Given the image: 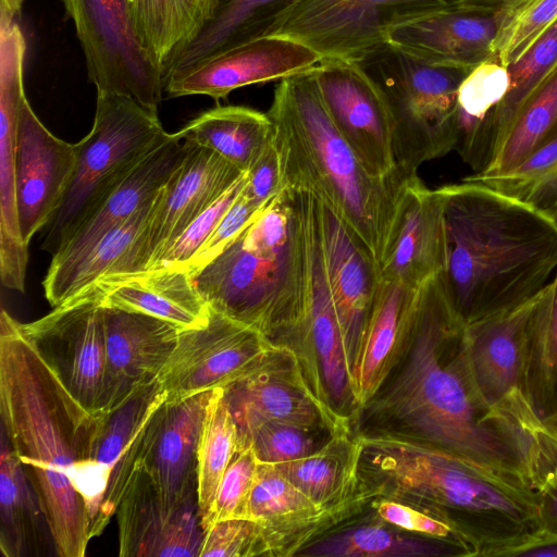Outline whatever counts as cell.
<instances>
[{
  "label": "cell",
  "instance_id": "cell-1",
  "mask_svg": "<svg viewBox=\"0 0 557 557\" xmlns=\"http://www.w3.org/2000/svg\"><path fill=\"white\" fill-rule=\"evenodd\" d=\"M466 329L440 276L423 284L408 350L359 409L355 433L425 443L486 475L539 494L557 479V437L536 412L487 404L471 370Z\"/></svg>",
  "mask_w": 557,
  "mask_h": 557
},
{
  "label": "cell",
  "instance_id": "cell-2",
  "mask_svg": "<svg viewBox=\"0 0 557 557\" xmlns=\"http://www.w3.org/2000/svg\"><path fill=\"white\" fill-rule=\"evenodd\" d=\"M1 426L32 483L60 557L85 556L102 533L108 479L91 460L101 414L86 410L0 315Z\"/></svg>",
  "mask_w": 557,
  "mask_h": 557
},
{
  "label": "cell",
  "instance_id": "cell-3",
  "mask_svg": "<svg viewBox=\"0 0 557 557\" xmlns=\"http://www.w3.org/2000/svg\"><path fill=\"white\" fill-rule=\"evenodd\" d=\"M438 189L446 235L438 276L466 325L523 305L549 283L557 271V220L476 182Z\"/></svg>",
  "mask_w": 557,
  "mask_h": 557
},
{
  "label": "cell",
  "instance_id": "cell-4",
  "mask_svg": "<svg viewBox=\"0 0 557 557\" xmlns=\"http://www.w3.org/2000/svg\"><path fill=\"white\" fill-rule=\"evenodd\" d=\"M284 186L313 194L361 240L380 268L405 182L398 166L387 177L370 174L337 131L313 69L278 82L268 110Z\"/></svg>",
  "mask_w": 557,
  "mask_h": 557
},
{
  "label": "cell",
  "instance_id": "cell-5",
  "mask_svg": "<svg viewBox=\"0 0 557 557\" xmlns=\"http://www.w3.org/2000/svg\"><path fill=\"white\" fill-rule=\"evenodd\" d=\"M359 474L380 497L435 507L458 527L473 557H506L539 535V494L522 491L425 443L357 434Z\"/></svg>",
  "mask_w": 557,
  "mask_h": 557
},
{
  "label": "cell",
  "instance_id": "cell-6",
  "mask_svg": "<svg viewBox=\"0 0 557 557\" xmlns=\"http://www.w3.org/2000/svg\"><path fill=\"white\" fill-rule=\"evenodd\" d=\"M191 278L209 307L289 348L304 327L308 302L301 193L284 186Z\"/></svg>",
  "mask_w": 557,
  "mask_h": 557
},
{
  "label": "cell",
  "instance_id": "cell-7",
  "mask_svg": "<svg viewBox=\"0 0 557 557\" xmlns=\"http://www.w3.org/2000/svg\"><path fill=\"white\" fill-rule=\"evenodd\" d=\"M383 90L394 119L396 165L417 173L456 149L458 88L469 72L436 66L386 46L361 64Z\"/></svg>",
  "mask_w": 557,
  "mask_h": 557
},
{
  "label": "cell",
  "instance_id": "cell-8",
  "mask_svg": "<svg viewBox=\"0 0 557 557\" xmlns=\"http://www.w3.org/2000/svg\"><path fill=\"white\" fill-rule=\"evenodd\" d=\"M168 135L158 112L124 95L97 92L92 127L76 143L75 171L58 211L45 227L42 249L53 255L85 207Z\"/></svg>",
  "mask_w": 557,
  "mask_h": 557
},
{
  "label": "cell",
  "instance_id": "cell-9",
  "mask_svg": "<svg viewBox=\"0 0 557 557\" xmlns=\"http://www.w3.org/2000/svg\"><path fill=\"white\" fill-rule=\"evenodd\" d=\"M455 7L450 0H294L264 35L295 39L321 59L361 64L408 18Z\"/></svg>",
  "mask_w": 557,
  "mask_h": 557
},
{
  "label": "cell",
  "instance_id": "cell-10",
  "mask_svg": "<svg viewBox=\"0 0 557 557\" xmlns=\"http://www.w3.org/2000/svg\"><path fill=\"white\" fill-rule=\"evenodd\" d=\"M24 338L89 412L107 407V345L100 290L90 285L46 315L17 322Z\"/></svg>",
  "mask_w": 557,
  "mask_h": 557
},
{
  "label": "cell",
  "instance_id": "cell-11",
  "mask_svg": "<svg viewBox=\"0 0 557 557\" xmlns=\"http://www.w3.org/2000/svg\"><path fill=\"white\" fill-rule=\"evenodd\" d=\"M97 92L131 97L158 112L165 78L143 47L129 0H62Z\"/></svg>",
  "mask_w": 557,
  "mask_h": 557
},
{
  "label": "cell",
  "instance_id": "cell-12",
  "mask_svg": "<svg viewBox=\"0 0 557 557\" xmlns=\"http://www.w3.org/2000/svg\"><path fill=\"white\" fill-rule=\"evenodd\" d=\"M300 193L309 256L308 302L304 327L289 348L321 404L355 431L359 405L327 284L314 199L311 193Z\"/></svg>",
  "mask_w": 557,
  "mask_h": 557
},
{
  "label": "cell",
  "instance_id": "cell-13",
  "mask_svg": "<svg viewBox=\"0 0 557 557\" xmlns=\"http://www.w3.org/2000/svg\"><path fill=\"white\" fill-rule=\"evenodd\" d=\"M187 143V156L159 190L146 226L106 277L151 270L185 228L245 174L216 152Z\"/></svg>",
  "mask_w": 557,
  "mask_h": 557
},
{
  "label": "cell",
  "instance_id": "cell-14",
  "mask_svg": "<svg viewBox=\"0 0 557 557\" xmlns=\"http://www.w3.org/2000/svg\"><path fill=\"white\" fill-rule=\"evenodd\" d=\"M274 346L257 330L210 307L203 326L181 330L176 346L159 374L166 400L225 388Z\"/></svg>",
  "mask_w": 557,
  "mask_h": 557
},
{
  "label": "cell",
  "instance_id": "cell-15",
  "mask_svg": "<svg viewBox=\"0 0 557 557\" xmlns=\"http://www.w3.org/2000/svg\"><path fill=\"white\" fill-rule=\"evenodd\" d=\"M313 72L333 123L364 169L376 177L392 175L394 119L375 79L359 63L336 59L321 60Z\"/></svg>",
  "mask_w": 557,
  "mask_h": 557
},
{
  "label": "cell",
  "instance_id": "cell-16",
  "mask_svg": "<svg viewBox=\"0 0 557 557\" xmlns=\"http://www.w3.org/2000/svg\"><path fill=\"white\" fill-rule=\"evenodd\" d=\"M189 145L175 133L146 153L82 211L61 238L46 276L70 267L109 231L131 218L165 185L187 156Z\"/></svg>",
  "mask_w": 557,
  "mask_h": 557
},
{
  "label": "cell",
  "instance_id": "cell-17",
  "mask_svg": "<svg viewBox=\"0 0 557 557\" xmlns=\"http://www.w3.org/2000/svg\"><path fill=\"white\" fill-rule=\"evenodd\" d=\"M321 60L317 52L295 39L263 35L171 74L164 91L170 98L203 95L218 102L238 88L281 82L311 71Z\"/></svg>",
  "mask_w": 557,
  "mask_h": 557
},
{
  "label": "cell",
  "instance_id": "cell-18",
  "mask_svg": "<svg viewBox=\"0 0 557 557\" xmlns=\"http://www.w3.org/2000/svg\"><path fill=\"white\" fill-rule=\"evenodd\" d=\"M313 199L330 294L355 384L381 268L356 234L314 195Z\"/></svg>",
  "mask_w": 557,
  "mask_h": 557
},
{
  "label": "cell",
  "instance_id": "cell-19",
  "mask_svg": "<svg viewBox=\"0 0 557 557\" xmlns=\"http://www.w3.org/2000/svg\"><path fill=\"white\" fill-rule=\"evenodd\" d=\"M223 389L231 411L250 410L330 435L355 433L321 404L296 352L285 346H274L242 377Z\"/></svg>",
  "mask_w": 557,
  "mask_h": 557
},
{
  "label": "cell",
  "instance_id": "cell-20",
  "mask_svg": "<svg viewBox=\"0 0 557 557\" xmlns=\"http://www.w3.org/2000/svg\"><path fill=\"white\" fill-rule=\"evenodd\" d=\"M75 166L76 144L53 135L25 96L17 120L15 186L20 232L26 245L58 211Z\"/></svg>",
  "mask_w": 557,
  "mask_h": 557
},
{
  "label": "cell",
  "instance_id": "cell-21",
  "mask_svg": "<svg viewBox=\"0 0 557 557\" xmlns=\"http://www.w3.org/2000/svg\"><path fill=\"white\" fill-rule=\"evenodd\" d=\"M214 389L165 400L147 423L137 463L151 475L169 508L198 503V446Z\"/></svg>",
  "mask_w": 557,
  "mask_h": 557
},
{
  "label": "cell",
  "instance_id": "cell-22",
  "mask_svg": "<svg viewBox=\"0 0 557 557\" xmlns=\"http://www.w3.org/2000/svg\"><path fill=\"white\" fill-rule=\"evenodd\" d=\"M121 557H200L198 503L169 508L148 471L136 465L116 508Z\"/></svg>",
  "mask_w": 557,
  "mask_h": 557
},
{
  "label": "cell",
  "instance_id": "cell-23",
  "mask_svg": "<svg viewBox=\"0 0 557 557\" xmlns=\"http://www.w3.org/2000/svg\"><path fill=\"white\" fill-rule=\"evenodd\" d=\"M537 295L515 309L467 325L471 370L491 406L536 412L525 393L524 374L528 331Z\"/></svg>",
  "mask_w": 557,
  "mask_h": 557
},
{
  "label": "cell",
  "instance_id": "cell-24",
  "mask_svg": "<svg viewBox=\"0 0 557 557\" xmlns=\"http://www.w3.org/2000/svg\"><path fill=\"white\" fill-rule=\"evenodd\" d=\"M443 196L417 173L407 177L387 250L383 277L419 288L441 274L446 264Z\"/></svg>",
  "mask_w": 557,
  "mask_h": 557
},
{
  "label": "cell",
  "instance_id": "cell-25",
  "mask_svg": "<svg viewBox=\"0 0 557 557\" xmlns=\"http://www.w3.org/2000/svg\"><path fill=\"white\" fill-rule=\"evenodd\" d=\"M495 29L496 13L449 7L394 25L387 45L432 65L470 72L490 58Z\"/></svg>",
  "mask_w": 557,
  "mask_h": 557
},
{
  "label": "cell",
  "instance_id": "cell-26",
  "mask_svg": "<svg viewBox=\"0 0 557 557\" xmlns=\"http://www.w3.org/2000/svg\"><path fill=\"white\" fill-rule=\"evenodd\" d=\"M26 49L7 44L0 49V274L4 286L25 290L28 245L21 236L15 186L17 120L25 95Z\"/></svg>",
  "mask_w": 557,
  "mask_h": 557
},
{
  "label": "cell",
  "instance_id": "cell-27",
  "mask_svg": "<svg viewBox=\"0 0 557 557\" xmlns=\"http://www.w3.org/2000/svg\"><path fill=\"white\" fill-rule=\"evenodd\" d=\"M102 307L108 363V411L140 384L159 377L182 329L152 315Z\"/></svg>",
  "mask_w": 557,
  "mask_h": 557
},
{
  "label": "cell",
  "instance_id": "cell-28",
  "mask_svg": "<svg viewBox=\"0 0 557 557\" xmlns=\"http://www.w3.org/2000/svg\"><path fill=\"white\" fill-rule=\"evenodd\" d=\"M420 288L382 276L355 375L359 409L406 355L417 323Z\"/></svg>",
  "mask_w": 557,
  "mask_h": 557
},
{
  "label": "cell",
  "instance_id": "cell-29",
  "mask_svg": "<svg viewBox=\"0 0 557 557\" xmlns=\"http://www.w3.org/2000/svg\"><path fill=\"white\" fill-rule=\"evenodd\" d=\"M166 397L162 383L156 377L140 384L120 404L101 413L91 460L109 479L102 508L106 525L115 513L138 462L147 423Z\"/></svg>",
  "mask_w": 557,
  "mask_h": 557
},
{
  "label": "cell",
  "instance_id": "cell-30",
  "mask_svg": "<svg viewBox=\"0 0 557 557\" xmlns=\"http://www.w3.org/2000/svg\"><path fill=\"white\" fill-rule=\"evenodd\" d=\"M92 285L102 306L152 315L182 330L203 326L209 319L210 307L184 269L110 276Z\"/></svg>",
  "mask_w": 557,
  "mask_h": 557
},
{
  "label": "cell",
  "instance_id": "cell-31",
  "mask_svg": "<svg viewBox=\"0 0 557 557\" xmlns=\"http://www.w3.org/2000/svg\"><path fill=\"white\" fill-rule=\"evenodd\" d=\"M557 66V21L507 66L509 87L481 126L456 150L473 171L483 173L496 156L518 112Z\"/></svg>",
  "mask_w": 557,
  "mask_h": 557
},
{
  "label": "cell",
  "instance_id": "cell-32",
  "mask_svg": "<svg viewBox=\"0 0 557 557\" xmlns=\"http://www.w3.org/2000/svg\"><path fill=\"white\" fill-rule=\"evenodd\" d=\"M301 557H470L451 542L408 532L371 509L304 546Z\"/></svg>",
  "mask_w": 557,
  "mask_h": 557
},
{
  "label": "cell",
  "instance_id": "cell-33",
  "mask_svg": "<svg viewBox=\"0 0 557 557\" xmlns=\"http://www.w3.org/2000/svg\"><path fill=\"white\" fill-rule=\"evenodd\" d=\"M0 548L5 557L49 555L55 543L38 496L1 426Z\"/></svg>",
  "mask_w": 557,
  "mask_h": 557
},
{
  "label": "cell",
  "instance_id": "cell-34",
  "mask_svg": "<svg viewBox=\"0 0 557 557\" xmlns=\"http://www.w3.org/2000/svg\"><path fill=\"white\" fill-rule=\"evenodd\" d=\"M220 0H134L138 38L166 78L180 55L214 17Z\"/></svg>",
  "mask_w": 557,
  "mask_h": 557
},
{
  "label": "cell",
  "instance_id": "cell-35",
  "mask_svg": "<svg viewBox=\"0 0 557 557\" xmlns=\"http://www.w3.org/2000/svg\"><path fill=\"white\" fill-rule=\"evenodd\" d=\"M175 135L206 147L247 173L273 139L268 113L245 106H216L186 123Z\"/></svg>",
  "mask_w": 557,
  "mask_h": 557
},
{
  "label": "cell",
  "instance_id": "cell-36",
  "mask_svg": "<svg viewBox=\"0 0 557 557\" xmlns=\"http://www.w3.org/2000/svg\"><path fill=\"white\" fill-rule=\"evenodd\" d=\"M361 446L356 433L332 434L313 453L278 470L314 504L338 500L359 487Z\"/></svg>",
  "mask_w": 557,
  "mask_h": 557
},
{
  "label": "cell",
  "instance_id": "cell-37",
  "mask_svg": "<svg viewBox=\"0 0 557 557\" xmlns=\"http://www.w3.org/2000/svg\"><path fill=\"white\" fill-rule=\"evenodd\" d=\"M524 385L542 419L557 412V272L537 295L531 315Z\"/></svg>",
  "mask_w": 557,
  "mask_h": 557
},
{
  "label": "cell",
  "instance_id": "cell-38",
  "mask_svg": "<svg viewBox=\"0 0 557 557\" xmlns=\"http://www.w3.org/2000/svg\"><path fill=\"white\" fill-rule=\"evenodd\" d=\"M158 193L131 218L109 231L70 267L57 275L45 277L42 286L51 307L62 304L110 274L146 226L154 208Z\"/></svg>",
  "mask_w": 557,
  "mask_h": 557
},
{
  "label": "cell",
  "instance_id": "cell-39",
  "mask_svg": "<svg viewBox=\"0 0 557 557\" xmlns=\"http://www.w3.org/2000/svg\"><path fill=\"white\" fill-rule=\"evenodd\" d=\"M293 1L220 0L214 17L175 61L169 76L212 53L263 36Z\"/></svg>",
  "mask_w": 557,
  "mask_h": 557
},
{
  "label": "cell",
  "instance_id": "cell-40",
  "mask_svg": "<svg viewBox=\"0 0 557 557\" xmlns=\"http://www.w3.org/2000/svg\"><path fill=\"white\" fill-rule=\"evenodd\" d=\"M555 137L557 66L524 102L487 169L481 174L473 175L507 174Z\"/></svg>",
  "mask_w": 557,
  "mask_h": 557
},
{
  "label": "cell",
  "instance_id": "cell-41",
  "mask_svg": "<svg viewBox=\"0 0 557 557\" xmlns=\"http://www.w3.org/2000/svg\"><path fill=\"white\" fill-rule=\"evenodd\" d=\"M237 425L224 397L214 389L198 446V510L205 532L222 476L237 446Z\"/></svg>",
  "mask_w": 557,
  "mask_h": 557
},
{
  "label": "cell",
  "instance_id": "cell-42",
  "mask_svg": "<svg viewBox=\"0 0 557 557\" xmlns=\"http://www.w3.org/2000/svg\"><path fill=\"white\" fill-rule=\"evenodd\" d=\"M557 21V0H507L496 12L492 59L513 63Z\"/></svg>",
  "mask_w": 557,
  "mask_h": 557
},
{
  "label": "cell",
  "instance_id": "cell-43",
  "mask_svg": "<svg viewBox=\"0 0 557 557\" xmlns=\"http://www.w3.org/2000/svg\"><path fill=\"white\" fill-rule=\"evenodd\" d=\"M231 412L237 425L238 440L250 443L261 462L277 465L292 461L322 445L315 440L321 432L272 420L250 410Z\"/></svg>",
  "mask_w": 557,
  "mask_h": 557
},
{
  "label": "cell",
  "instance_id": "cell-44",
  "mask_svg": "<svg viewBox=\"0 0 557 557\" xmlns=\"http://www.w3.org/2000/svg\"><path fill=\"white\" fill-rule=\"evenodd\" d=\"M508 87L507 66L492 59L482 62L466 75L457 92V146L474 134L503 100Z\"/></svg>",
  "mask_w": 557,
  "mask_h": 557
},
{
  "label": "cell",
  "instance_id": "cell-45",
  "mask_svg": "<svg viewBox=\"0 0 557 557\" xmlns=\"http://www.w3.org/2000/svg\"><path fill=\"white\" fill-rule=\"evenodd\" d=\"M370 509L375 516L393 525L419 535L455 543L466 548L470 557H473L472 550L458 527L447 515L435 507L416 502L379 497L371 503Z\"/></svg>",
  "mask_w": 557,
  "mask_h": 557
},
{
  "label": "cell",
  "instance_id": "cell-46",
  "mask_svg": "<svg viewBox=\"0 0 557 557\" xmlns=\"http://www.w3.org/2000/svg\"><path fill=\"white\" fill-rule=\"evenodd\" d=\"M259 462L251 444L237 437L235 453L220 482L205 532L220 520L248 518Z\"/></svg>",
  "mask_w": 557,
  "mask_h": 557
},
{
  "label": "cell",
  "instance_id": "cell-47",
  "mask_svg": "<svg viewBox=\"0 0 557 557\" xmlns=\"http://www.w3.org/2000/svg\"><path fill=\"white\" fill-rule=\"evenodd\" d=\"M246 173L175 239L151 270L184 269L205 245L220 220L243 190ZM149 270V271H151Z\"/></svg>",
  "mask_w": 557,
  "mask_h": 557
},
{
  "label": "cell",
  "instance_id": "cell-48",
  "mask_svg": "<svg viewBox=\"0 0 557 557\" xmlns=\"http://www.w3.org/2000/svg\"><path fill=\"white\" fill-rule=\"evenodd\" d=\"M269 557L262 525L249 518L214 522L205 532L200 557Z\"/></svg>",
  "mask_w": 557,
  "mask_h": 557
},
{
  "label": "cell",
  "instance_id": "cell-49",
  "mask_svg": "<svg viewBox=\"0 0 557 557\" xmlns=\"http://www.w3.org/2000/svg\"><path fill=\"white\" fill-rule=\"evenodd\" d=\"M260 209L261 207L255 205L246 196L243 188L185 270L193 275L218 257L249 224Z\"/></svg>",
  "mask_w": 557,
  "mask_h": 557
},
{
  "label": "cell",
  "instance_id": "cell-50",
  "mask_svg": "<svg viewBox=\"0 0 557 557\" xmlns=\"http://www.w3.org/2000/svg\"><path fill=\"white\" fill-rule=\"evenodd\" d=\"M283 187L280 158L272 139L260 158L246 173L244 193L255 205L262 207Z\"/></svg>",
  "mask_w": 557,
  "mask_h": 557
},
{
  "label": "cell",
  "instance_id": "cell-51",
  "mask_svg": "<svg viewBox=\"0 0 557 557\" xmlns=\"http://www.w3.org/2000/svg\"><path fill=\"white\" fill-rule=\"evenodd\" d=\"M510 197L557 220V166L542 177L518 189Z\"/></svg>",
  "mask_w": 557,
  "mask_h": 557
},
{
  "label": "cell",
  "instance_id": "cell-52",
  "mask_svg": "<svg viewBox=\"0 0 557 557\" xmlns=\"http://www.w3.org/2000/svg\"><path fill=\"white\" fill-rule=\"evenodd\" d=\"M537 520L539 535L557 536V479L539 493Z\"/></svg>",
  "mask_w": 557,
  "mask_h": 557
},
{
  "label": "cell",
  "instance_id": "cell-53",
  "mask_svg": "<svg viewBox=\"0 0 557 557\" xmlns=\"http://www.w3.org/2000/svg\"><path fill=\"white\" fill-rule=\"evenodd\" d=\"M506 557H557V536L537 535L524 545L511 549Z\"/></svg>",
  "mask_w": 557,
  "mask_h": 557
},
{
  "label": "cell",
  "instance_id": "cell-54",
  "mask_svg": "<svg viewBox=\"0 0 557 557\" xmlns=\"http://www.w3.org/2000/svg\"><path fill=\"white\" fill-rule=\"evenodd\" d=\"M455 7L485 12L496 13L507 0H450Z\"/></svg>",
  "mask_w": 557,
  "mask_h": 557
},
{
  "label": "cell",
  "instance_id": "cell-55",
  "mask_svg": "<svg viewBox=\"0 0 557 557\" xmlns=\"http://www.w3.org/2000/svg\"><path fill=\"white\" fill-rule=\"evenodd\" d=\"M23 0H1L0 9L13 17H16L22 9Z\"/></svg>",
  "mask_w": 557,
  "mask_h": 557
},
{
  "label": "cell",
  "instance_id": "cell-56",
  "mask_svg": "<svg viewBox=\"0 0 557 557\" xmlns=\"http://www.w3.org/2000/svg\"><path fill=\"white\" fill-rule=\"evenodd\" d=\"M547 429L557 437V412L543 419Z\"/></svg>",
  "mask_w": 557,
  "mask_h": 557
},
{
  "label": "cell",
  "instance_id": "cell-57",
  "mask_svg": "<svg viewBox=\"0 0 557 557\" xmlns=\"http://www.w3.org/2000/svg\"><path fill=\"white\" fill-rule=\"evenodd\" d=\"M131 1V4L134 2V0H129Z\"/></svg>",
  "mask_w": 557,
  "mask_h": 557
}]
</instances>
